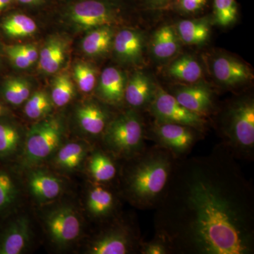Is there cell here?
Listing matches in <instances>:
<instances>
[{
    "label": "cell",
    "instance_id": "cell-1",
    "mask_svg": "<svg viewBox=\"0 0 254 254\" xmlns=\"http://www.w3.org/2000/svg\"><path fill=\"white\" fill-rule=\"evenodd\" d=\"M155 210V233L174 254H253L254 192L222 143L204 156L177 159Z\"/></svg>",
    "mask_w": 254,
    "mask_h": 254
},
{
    "label": "cell",
    "instance_id": "cell-2",
    "mask_svg": "<svg viewBox=\"0 0 254 254\" xmlns=\"http://www.w3.org/2000/svg\"><path fill=\"white\" fill-rule=\"evenodd\" d=\"M177 160L168 150L155 144L127 159L122 184L127 200L141 210L156 208L168 188Z\"/></svg>",
    "mask_w": 254,
    "mask_h": 254
},
{
    "label": "cell",
    "instance_id": "cell-3",
    "mask_svg": "<svg viewBox=\"0 0 254 254\" xmlns=\"http://www.w3.org/2000/svg\"><path fill=\"white\" fill-rule=\"evenodd\" d=\"M220 136L222 144L236 159L252 161L254 157V103L242 98L229 105L222 113Z\"/></svg>",
    "mask_w": 254,
    "mask_h": 254
},
{
    "label": "cell",
    "instance_id": "cell-4",
    "mask_svg": "<svg viewBox=\"0 0 254 254\" xmlns=\"http://www.w3.org/2000/svg\"><path fill=\"white\" fill-rule=\"evenodd\" d=\"M146 128L138 113L131 110L108 123L103 141L109 153L116 158H131L146 148Z\"/></svg>",
    "mask_w": 254,
    "mask_h": 254
},
{
    "label": "cell",
    "instance_id": "cell-5",
    "mask_svg": "<svg viewBox=\"0 0 254 254\" xmlns=\"http://www.w3.org/2000/svg\"><path fill=\"white\" fill-rule=\"evenodd\" d=\"M92 239L87 253L128 254L139 253L141 234L135 222L115 220Z\"/></svg>",
    "mask_w": 254,
    "mask_h": 254
},
{
    "label": "cell",
    "instance_id": "cell-6",
    "mask_svg": "<svg viewBox=\"0 0 254 254\" xmlns=\"http://www.w3.org/2000/svg\"><path fill=\"white\" fill-rule=\"evenodd\" d=\"M203 133L193 127L155 121L150 131L146 130V138L168 150L175 158L182 159L188 156Z\"/></svg>",
    "mask_w": 254,
    "mask_h": 254
},
{
    "label": "cell",
    "instance_id": "cell-7",
    "mask_svg": "<svg viewBox=\"0 0 254 254\" xmlns=\"http://www.w3.org/2000/svg\"><path fill=\"white\" fill-rule=\"evenodd\" d=\"M149 110L158 123L178 124L193 127L205 133L207 120L180 104L173 94L159 88L149 105Z\"/></svg>",
    "mask_w": 254,
    "mask_h": 254
},
{
    "label": "cell",
    "instance_id": "cell-8",
    "mask_svg": "<svg viewBox=\"0 0 254 254\" xmlns=\"http://www.w3.org/2000/svg\"><path fill=\"white\" fill-rule=\"evenodd\" d=\"M63 133V127L57 119L33 125L26 137L25 161L31 165L49 157L61 143Z\"/></svg>",
    "mask_w": 254,
    "mask_h": 254
},
{
    "label": "cell",
    "instance_id": "cell-9",
    "mask_svg": "<svg viewBox=\"0 0 254 254\" xmlns=\"http://www.w3.org/2000/svg\"><path fill=\"white\" fill-rule=\"evenodd\" d=\"M117 9L108 0H83L70 9V19L78 28L94 29L115 22Z\"/></svg>",
    "mask_w": 254,
    "mask_h": 254
},
{
    "label": "cell",
    "instance_id": "cell-10",
    "mask_svg": "<svg viewBox=\"0 0 254 254\" xmlns=\"http://www.w3.org/2000/svg\"><path fill=\"white\" fill-rule=\"evenodd\" d=\"M46 225L51 240L58 245L71 243L81 232V221L77 214L69 207L53 210L47 218Z\"/></svg>",
    "mask_w": 254,
    "mask_h": 254
},
{
    "label": "cell",
    "instance_id": "cell-11",
    "mask_svg": "<svg viewBox=\"0 0 254 254\" xmlns=\"http://www.w3.org/2000/svg\"><path fill=\"white\" fill-rule=\"evenodd\" d=\"M173 95L187 109L204 118L213 110V95L206 86L200 84L182 87Z\"/></svg>",
    "mask_w": 254,
    "mask_h": 254
},
{
    "label": "cell",
    "instance_id": "cell-12",
    "mask_svg": "<svg viewBox=\"0 0 254 254\" xmlns=\"http://www.w3.org/2000/svg\"><path fill=\"white\" fill-rule=\"evenodd\" d=\"M213 72L219 82L228 86L247 83L253 78L247 64L230 57H218L214 60Z\"/></svg>",
    "mask_w": 254,
    "mask_h": 254
},
{
    "label": "cell",
    "instance_id": "cell-13",
    "mask_svg": "<svg viewBox=\"0 0 254 254\" xmlns=\"http://www.w3.org/2000/svg\"><path fill=\"white\" fill-rule=\"evenodd\" d=\"M31 227L26 217L11 222L0 238V254H19L26 250L31 240Z\"/></svg>",
    "mask_w": 254,
    "mask_h": 254
},
{
    "label": "cell",
    "instance_id": "cell-14",
    "mask_svg": "<svg viewBox=\"0 0 254 254\" xmlns=\"http://www.w3.org/2000/svg\"><path fill=\"white\" fill-rule=\"evenodd\" d=\"M92 187L87 198V209L93 218L107 220L113 216L118 205L116 195L103 184Z\"/></svg>",
    "mask_w": 254,
    "mask_h": 254
},
{
    "label": "cell",
    "instance_id": "cell-15",
    "mask_svg": "<svg viewBox=\"0 0 254 254\" xmlns=\"http://www.w3.org/2000/svg\"><path fill=\"white\" fill-rule=\"evenodd\" d=\"M155 90L150 78L142 72L132 75L125 86V99L133 109L149 107Z\"/></svg>",
    "mask_w": 254,
    "mask_h": 254
},
{
    "label": "cell",
    "instance_id": "cell-16",
    "mask_svg": "<svg viewBox=\"0 0 254 254\" xmlns=\"http://www.w3.org/2000/svg\"><path fill=\"white\" fill-rule=\"evenodd\" d=\"M113 46L117 56L122 61L135 63L141 59L143 39L139 32L131 29L122 30L115 36Z\"/></svg>",
    "mask_w": 254,
    "mask_h": 254
},
{
    "label": "cell",
    "instance_id": "cell-17",
    "mask_svg": "<svg viewBox=\"0 0 254 254\" xmlns=\"http://www.w3.org/2000/svg\"><path fill=\"white\" fill-rule=\"evenodd\" d=\"M28 185L32 194L41 203L58 198L63 190L61 180L43 170L32 172L28 177Z\"/></svg>",
    "mask_w": 254,
    "mask_h": 254
},
{
    "label": "cell",
    "instance_id": "cell-18",
    "mask_svg": "<svg viewBox=\"0 0 254 254\" xmlns=\"http://www.w3.org/2000/svg\"><path fill=\"white\" fill-rule=\"evenodd\" d=\"M125 76L115 67L105 68L100 75L98 91L100 97L110 104L118 105L125 99Z\"/></svg>",
    "mask_w": 254,
    "mask_h": 254
},
{
    "label": "cell",
    "instance_id": "cell-19",
    "mask_svg": "<svg viewBox=\"0 0 254 254\" xmlns=\"http://www.w3.org/2000/svg\"><path fill=\"white\" fill-rule=\"evenodd\" d=\"M76 117L82 130L93 136L103 134L109 123L107 112L95 103H88L78 108Z\"/></svg>",
    "mask_w": 254,
    "mask_h": 254
},
{
    "label": "cell",
    "instance_id": "cell-20",
    "mask_svg": "<svg viewBox=\"0 0 254 254\" xmlns=\"http://www.w3.org/2000/svg\"><path fill=\"white\" fill-rule=\"evenodd\" d=\"M67 46L62 38L53 37L48 40L40 53L39 66L46 73H55L63 66Z\"/></svg>",
    "mask_w": 254,
    "mask_h": 254
},
{
    "label": "cell",
    "instance_id": "cell-21",
    "mask_svg": "<svg viewBox=\"0 0 254 254\" xmlns=\"http://www.w3.org/2000/svg\"><path fill=\"white\" fill-rule=\"evenodd\" d=\"M111 153L98 150L92 155L88 170L97 184H106L115 180L118 174V167Z\"/></svg>",
    "mask_w": 254,
    "mask_h": 254
},
{
    "label": "cell",
    "instance_id": "cell-22",
    "mask_svg": "<svg viewBox=\"0 0 254 254\" xmlns=\"http://www.w3.org/2000/svg\"><path fill=\"white\" fill-rule=\"evenodd\" d=\"M178 37L172 26H165L155 32L152 40V51L155 58L166 60L178 51Z\"/></svg>",
    "mask_w": 254,
    "mask_h": 254
},
{
    "label": "cell",
    "instance_id": "cell-23",
    "mask_svg": "<svg viewBox=\"0 0 254 254\" xmlns=\"http://www.w3.org/2000/svg\"><path fill=\"white\" fill-rule=\"evenodd\" d=\"M113 41V31L110 26L92 29L82 41V49L90 56H98L109 50Z\"/></svg>",
    "mask_w": 254,
    "mask_h": 254
},
{
    "label": "cell",
    "instance_id": "cell-24",
    "mask_svg": "<svg viewBox=\"0 0 254 254\" xmlns=\"http://www.w3.org/2000/svg\"><path fill=\"white\" fill-rule=\"evenodd\" d=\"M179 36L187 44H201L207 41L210 27L206 19L183 20L177 27Z\"/></svg>",
    "mask_w": 254,
    "mask_h": 254
},
{
    "label": "cell",
    "instance_id": "cell-25",
    "mask_svg": "<svg viewBox=\"0 0 254 254\" xmlns=\"http://www.w3.org/2000/svg\"><path fill=\"white\" fill-rule=\"evenodd\" d=\"M168 73L180 81L193 83L203 76V68L191 57L183 56L173 62L168 68Z\"/></svg>",
    "mask_w": 254,
    "mask_h": 254
},
{
    "label": "cell",
    "instance_id": "cell-26",
    "mask_svg": "<svg viewBox=\"0 0 254 254\" xmlns=\"http://www.w3.org/2000/svg\"><path fill=\"white\" fill-rule=\"evenodd\" d=\"M1 26L6 34L13 38L31 36L38 29L36 23L23 14L11 15L4 20Z\"/></svg>",
    "mask_w": 254,
    "mask_h": 254
},
{
    "label": "cell",
    "instance_id": "cell-27",
    "mask_svg": "<svg viewBox=\"0 0 254 254\" xmlns=\"http://www.w3.org/2000/svg\"><path fill=\"white\" fill-rule=\"evenodd\" d=\"M86 153L87 149L84 145L78 143H67L58 152L55 163L66 170H74L79 166Z\"/></svg>",
    "mask_w": 254,
    "mask_h": 254
},
{
    "label": "cell",
    "instance_id": "cell-28",
    "mask_svg": "<svg viewBox=\"0 0 254 254\" xmlns=\"http://www.w3.org/2000/svg\"><path fill=\"white\" fill-rule=\"evenodd\" d=\"M74 86L71 78L66 73L58 75L52 85V101L58 107L67 105L74 95Z\"/></svg>",
    "mask_w": 254,
    "mask_h": 254
},
{
    "label": "cell",
    "instance_id": "cell-29",
    "mask_svg": "<svg viewBox=\"0 0 254 254\" xmlns=\"http://www.w3.org/2000/svg\"><path fill=\"white\" fill-rule=\"evenodd\" d=\"M3 93L5 99L14 105L22 104L31 94V86L22 78H12L5 82Z\"/></svg>",
    "mask_w": 254,
    "mask_h": 254
},
{
    "label": "cell",
    "instance_id": "cell-30",
    "mask_svg": "<svg viewBox=\"0 0 254 254\" xmlns=\"http://www.w3.org/2000/svg\"><path fill=\"white\" fill-rule=\"evenodd\" d=\"M53 101L49 95L43 91H37L28 98L24 111L26 116L37 120L46 116L51 112Z\"/></svg>",
    "mask_w": 254,
    "mask_h": 254
},
{
    "label": "cell",
    "instance_id": "cell-31",
    "mask_svg": "<svg viewBox=\"0 0 254 254\" xmlns=\"http://www.w3.org/2000/svg\"><path fill=\"white\" fill-rule=\"evenodd\" d=\"M214 18L220 26H230L236 21L238 6L236 0H213Z\"/></svg>",
    "mask_w": 254,
    "mask_h": 254
},
{
    "label": "cell",
    "instance_id": "cell-32",
    "mask_svg": "<svg viewBox=\"0 0 254 254\" xmlns=\"http://www.w3.org/2000/svg\"><path fill=\"white\" fill-rule=\"evenodd\" d=\"M20 133L17 128L9 124H0V155L14 153L19 144Z\"/></svg>",
    "mask_w": 254,
    "mask_h": 254
},
{
    "label": "cell",
    "instance_id": "cell-33",
    "mask_svg": "<svg viewBox=\"0 0 254 254\" xmlns=\"http://www.w3.org/2000/svg\"><path fill=\"white\" fill-rule=\"evenodd\" d=\"M73 74L81 91L83 93L93 91L96 82L94 68L86 63H76L73 68Z\"/></svg>",
    "mask_w": 254,
    "mask_h": 254
},
{
    "label": "cell",
    "instance_id": "cell-34",
    "mask_svg": "<svg viewBox=\"0 0 254 254\" xmlns=\"http://www.w3.org/2000/svg\"><path fill=\"white\" fill-rule=\"evenodd\" d=\"M139 254H172L173 247L165 237L155 233V236L148 242L142 241Z\"/></svg>",
    "mask_w": 254,
    "mask_h": 254
},
{
    "label": "cell",
    "instance_id": "cell-35",
    "mask_svg": "<svg viewBox=\"0 0 254 254\" xmlns=\"http://www.w3.org/2000/svg\"><path fill=\"white\" fill-rule=\"evenodd\" d=\"M16 192L17 190L11 177L8 174L0 173V210L13 203Z\"/></svg>",
    "mask_w": 254,
    "mask_h": 254
},
{
    "label": "cell",
    "instance_id": "cell-36",
    "mask_svg": "<svg viewBox=\"0 0 254 254\" xmlns=\"http://www.w3.org/2000/svg\"><path fill=\"white\" fill-rule=\"evenodd\" d=\"M177 8L184 13L192 14L203 9L208 0H175Z\"/></svg>",
    "mask_w": 254,
    "mask_h": 254
},
{
    "label": "cell",
    "instance_id": "cell-37",
    "mask_svg": "<svg viewBox=\"0 0 254 254\" xmlns=\"http://www.w3.org/2000/svg\"><path fill=\"white\" fill-rule=\"evenodd\" d=\"M6 51L11 63L14 64L16 67L24 69L33 64L29 60L15 48L14 46L6 47Z\"/></svg>",
    "mask_w": 254,
    "mask_h": 254
},
{
    "label": "cell",
    "instance_id": "cell-38",
    "mask_svg": "<svg viewBox=\"0 0 254 254\" xmlns=\"http://www.w3.org/2000/svg\"><path fill=\"white\" fill-rule=\"evenodd\" d=\"M14 47L21 54L24 55L28 60H29L32 64L36 63L38 60L39 54H38L36 47L33 45H14Z\"/></svg>",
    "mask_w": 254,
    "mask_h": 254
},
{
    "label": "cell",
    "instance_id": "cell-39",
    "mask_svg": "<svg viewBox=\"0 0 254 254\" xmlns=\"http://www.w3.org/2000/svg\"><path fill=\"white\" fill-rule=\"evenodd\" d=\"M172 0H142L143 4L150 9H163L166 7Z\"/></svg>",
    "mask_w": 254,
    "mask_h": 254
},
{
    "label": "cell",
    "instance_id": "cell-40",
    "mask_svg": "<svg viewBox=\"0 0 254 254\" xmlns=\"http://www.w3.org/2000/svg\"><path fill=\"white\" fill-rule=\"evenodd\" d=\"M11 0H0V12L11 2Z\"/></svg>",
    "mask_w": 254,
    "mask_h": 254
},
{
    "label": "cell",
    "instance_id": "cell-41",
    "mask_svg": "<svg viewBox=\"0 0 254 254\" xmlns=\"http://www.w3.org/2000/svg\"><path fill=\"white\" fill-rule=\"evenodd\" d=\"M20 2L22 3V4H33V3L36 2L38 0H18Z\"/></svg>",
    "mask_w": 254,
    "mask_h": 254
},
{
    "label": "cell",
    "instance_id": "cell-42",
    "mask_svg": "<svg viewBox=\"0 0 254 254\" xmlns=\"http://www.w3.org/2000/svg\"><path fill=\"white\" fill-rule=\"evenodd\" d=\"M3 113H4V108L2 105L0 104V115H2Z\"/></svg>",
    "mask_w": 254,
    "mask_h": 254
}]
</instances>
